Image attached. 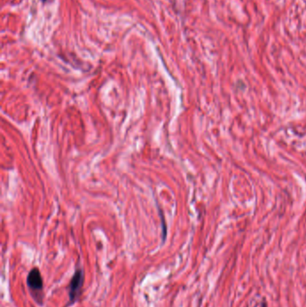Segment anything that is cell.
I'll list each match as a JSON object with an SVG mask.
<instances>
[{"instance_id":"obj_2","label":"cell","mask_w":306,"mask_h":307,"mask_svg":"<svg viewBox=\"0 0 306 307\" xmlns=\"http://www.w3.org/2000/svg\"><path fill=\"white\" fill-rule=\"evenodd\" d=\"M84 283V272L82 270H78L75 272L72 279L69 284V301L74 304L78 301L81 295L82 287Z\"/></svg>"},{"instance_id":"obj_3","label":"cell","mask_w":306,"mask_h":307,"mask_svg":"<svg viewBox=\"0 0 306 307\" xmlns=\"http://www.w3.org/2000/svg\"><path fill=\"white\" fill-rule=\"evenodd\" d=\"M267 307V305H266V303H263V304L261 305V307Z\"/></svg>"},{"instance_id":"obj_1","label":"cell","mask_w":306,"mask_h":307,"mask_svg":"<svg viewBox=\"0 0 306 307\" xmlns=\"http://www.w3.org/2000/svg\"><path fill=\"white\" fill-rule=\"evenodd\" d=\"M27 285L34 299L37 302L42 301L43 280H42L41 272L38 269H32L29 272L28 277H27Z\"/></svg>"}]
</instances>
